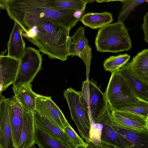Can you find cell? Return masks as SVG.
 Returning <instances> with one entry per match:
<instances>
[{"label": "cell", "instance_id": "cell-6", "mask_svg": "<svg viewBox=\"0 0 148 148\" xmlns=\"http://www.w3.org/2000/svg\"><path fill=\"white\" fill-rule=\"evenodd\" d=\"M81 92L90 123H95L109 107L105 94L88 79L83 82Z\"/></svg>", "mask_w": 148, "mask_h": 148}, {"label": "cell", "instance_id": "cell-34", "mask_svg": "<svg viewBox=\"0 0 148 148\" xmlns=\"http://www.w3.org/2000/svg\"><path fill=\"white\" fill-rule=\"evenodd\" d=\"M28 148H37L35 145L34 144L29 147Z\"/></svg>", "mask_w": 148, "mask_h": 148}, {"label": "cell", "instance_id": "cell-16", "mask_svg": "<svg viewBox=\"0 0 148 148\" xmlns=\"http://www.w3.org/2000/svg\"><path fill=\"white\" fill-rule=\"evenodd\" d=\"M14 96L24 111L34 112L35 110L37 94L32 89L31 83L13 86Z\"/></svg>", "mask_w": 148, "mask_h": 148}, {"label": "cell", "instance_id": "cell-28", "mask_svg": "<svg viewBox=\"0 0 148 148\" xmlns=\"http://www.w3.org/2000/svg\"><path fill=\"white\" fill-rule=\"evenodd\" d=\"M123 3L121 10L118 17V21L124 23L128 15L135 7L146 1L139 0H123L119 1Z\"/></svg>", "mask_w": 148, "mask_h": 148}, {"label": "cell", "instance_id": "cell-31", "mask_svg": "<svg viewBox=\"0 0 148 148\" xmlns=\"http://www.w3.org/2000/svg\"><path fill=\"white\" fill-rule=\"evenodd\" d=\"M5 9V0H0V12Z\"/></svg>", "mask_w": 148, "mask_h": 148}, {"label": "cell", "instance_id": "cell-29", "mask_svg": "<svg viewBox=\"0 0 148 148\" xmlns=\"http://www.w3.org/2000/svg\"><path fill=\"white\" fill-rule=\"evenodd\" d=\"M148 12H147L143 17V23L141 26L144 34V39L145 42L148 43Z\"/></svg>", "mask_w": 148, "mask_h": 148}, {"label": "cell", "instance_id": "cell-23", "mask_svg": "<svg viewBox=\"0 0 148 148\" xmlns=\"http://www.w3.org/2000/svg\"><path fill=\"white\" fill-rule=\"evenodd\" d=\"M51 8L59 10H71L85 12L86 4L92 3L90 0H45Z\"/></svg>", "mask_w": 148, "mask_h": 148}, {"label": "cell", "instance_id": "cell-10", "mask_svg": "<svg viewBox=\"0 0 148 148\" xmlns=\"http://www.w3.org/2000/svg\"><path fill=\"white\" fill-rule=\"evenodd\" d=\"M110 111L113 121L121 127L135 132L148 133V117L123 111Z\"/></svg>", "mask_w": 148, "mask_h": 148}, {"label": "cell", "instance_id": "cell-26", "mask_svg": "<svg viewBox=\"0 0 148 148\" xmlns=\"http://www.w3.org/2000/svg\"><path fill=\"white\" fill-rule=\"evenodd\" d=\"M130 58V56L127 53L111 56L104 60V69L106 71L111 72L118 71L125 65Z\"/></svg>", "mask_w": 148, "mask_h": 148}, {"label": "cell", "instance_id": "cell-9", "mask_svg": "<svg viewBox=\"0 0 148 148\" xmlns=\"http://www.w3.org/2000/svg\"><path fill=\"white\" fill-rule=\"evenodd\" d=\"M88 40L85 36L84 28L79 27L69 39L68 56H77L83 61L86 70H90L92 50Z\"/></svg>", "mask_w": 148, "mask_h": 148}, {"label": "cell", "instance_id": "cell-30", "mask_svg": "<svg viewBox=\"0 0 148 148\" xmlns=\"http://www.w3.org/2000/svg\"><path fill=\"white\" fill-rule=\"evenodd\" d=\"M87 148H103L101 145H96L90 142L88 143Z\"/></svg>", "mask_w": 148, "mask_h": 148}, {"label": "cell", "instance_id": "cell-33", "mask_svg": "<svg viewBox=\"0 0 148 148\" xmlns=\"http://www.w3.org/2000/svg\"><path fill=\"white\" fill-rule=\"evenodd\" d=\"M3 85L2 84H0V91L2 92Z\"/></svg>", "mask_w": 148, "mask_h": 148}, {"label": "cell", "instance_id": "cell-1", "mask_svg": "<svg viewBox=\"0 0 148 148\" xmlns=\"http://www.w3.org/2000/svg\"><path fill=\"white\" fill-rule=\"evenodd\" d=\"M10 18L27 33L38 20L44 19L70 30L80 20L85 12L53 9L45 0H5Z\"/></svg>", "mask_w": 148, "mask_h": 148}, {"label": "cell", "instance_id": "cell-20", "mask_svg": "<svg viewBox=\"0 0 148 148\" xmlns=\"http://www.w3.org/2000/svg\"><path fill=\"white\" fill-rule=\"evenodd\" d=\"M35 131L33 112L24 110L23 126L17 148H28L34 144Z\"/></svg>", "mask_w": 148, "mask_h": 148}, {"label": "cell", "instance_id": "cell-35", "mask_svg": "<svg viewBox=\"0 0 148 148\" xmlns=\"http://www.w3.org/2000/svg\"><path fill=\"white\" fill-rule=\"evenodd\" d=\"M0 148H1V147L0 146Z\"/></svg>", "mask_w": 148, "mask_h": 148}, {"label": "cell", "instance_id": "cell-27", "mask_svg": "<svg viewBox=\"0 0 148 148\" xmlns=\"http://www.w3.org/2000/svg\"><path fill=\"white\" fill-rule=\"evenodd\" d=\"M63 133L71 148H87L88 144L78 135L70 125L64 128Z\"/></svg>", "mask_w": 148, "mask_h": 148}, {"label": "cell", "instance_id": "cell-24", "mask_svg": "<svg viewBox=\"0 0 148 148\" xmlns=\"http://www.w3.org/2000/svg\"><path fill=\"white\" fill-rule=\"evenodd\" d=\"M34 143L39 148H72L54 138L45 132L36 129Z\"/></svg>", "mask_w": 148, "mask_h": 148}, {"label": "cell", "instance_id": "cell-21", "mask_svg": "<svg viewBox=\"0 0 148 148\" xmlns=\"http://www.w3.org/2000/svg\"><path fill=\"white\" fill-rule=\"evenodd\" d=\"M118 71L125 79L137 97L140 100L148 102V86L133 74L127 63Z\"/></svg>", "mask_w": 148, "mask_h": 148}, {"label": "cell", "instance_id": "cell-12", "mask_svg": "<svg viewBox=\"0 0 148 148\" xmlns=\"http://www.w3.org/2000/svg\"><path fill=\"white\" fill-rule=\"evenodd\" d=\"M112 125L124 148H148V133L136 132L127 129L113 119Z\"/></svg>", "mask_w": 148, "mask_h": 148}, {"label": "cell", "instance_id": "cell-15", "mask_svg": "<svg viewBox=\"0 0 148 148\" xmlns=\"http://www.w3.org/2000/svg\"><path fill=\"white\" fill-rule=\"evenodd\" d=\"M4 53L0 55V84L3 85L2 91L13 84L20 64V60L14 58Z\"/></svg>", "mask_w": 148, "mask_h": 148}, {"label": "cell", "instance_id": "cell-32", "mask_svg": "<svg viewBox=\"0 0 148 148\" xmlns=\"http://www.w3.org/2000/svg\"><path fill=\"white\" fill-rule=\"evenodd\" d=\"M2 92L1 91H0V105L3 101L6 98L2 95Z\"/></svg>", "mask_w": 148, "mask_h": 148}, {"label": "cell", "instance_id": "cell-11", "mask_svg": "<svg viewBox=\"0 0 148 148\" xmlns=\"http://www.w3.org/2000/svg\"><path fill=\"white\" fill-rule=\"evenodd\" d=\"M112 121L111 112L108 107L95 123L102 126L101 146L103 148H124L113 127Z\"/></svg>", "mask_w": 148, "mask_h": 148}, {"label": "cell", "instance_id": "cell-25", "mask_svg": "<svg viewBox=\"0 0 148 148\" xmlns=\"http://www.w3.org/2000/svg\"><path fill=\"white\" fill-rule=\"evenodd\" d=\"M109 108L110 111H123L148 117V102L141 100L133 103Z\"/></svg>", "mask_w": 148, "mask_h": 148}, {"label": "cell", "instance_id": "cell-5", "mask_svg": "<svg viewBox=\"0 0 148 148\" xmlns=\"http://www.w3.org/2000/svg\"><path fill=\"white\" fill-rule=\"evenodd\" d=\"M111 73L104 93L109 107L121 106L135 103L140 100L118 71Z\"/></svg>", "mask_w": 148, "mask_h": 148}, {"label": "cell", "instance_id": "cell-3", "mask_svg": "<svg viewBox=\"0 0 148 148\" xmlns=\"http://www.w3.org/2000/svg\"><path fill=\"white\" fill-rule=\"evenodd\" d=\"M95 44L97 51L117 53L128 51L132 43L123 22L118 21L100 29L97 34Z\"/></svg>", "mask_w": 148, "mask_h": 148}, {"label": "cell", "instance_id": "cell-18", "mask_svg": "<svg viewBox=\"0 0 148 148\" xmlns=\"http://www.w3.org/2000/svg\"><path fill=\"white\" fill-rule=\"evenodd\" d=\"M36 129L42 131L64 145L70 146L63 132L48 119L40 114L36 110L33 112Z\"/></svg>", "mask_w": 148, "mask_h": 148}, {"label": "cell", "instance_id": "cell-8", "mask_svg": "<svg viewBox=\"0 0 148 148\" xmlns=\"http://www.w3.org/2000/svg\"><path fill=\"white\" fill-rule=\"evenodd\" d=\"M35 110L63 132L64 128L70 125L62 111L50 97L37 94Z\"/></svg>", "mask_w": 148, "mask_h": 148}, {"label": "cell", "instance_id": "cell-14", "mask_svg": "<svg viewBox=\"0 0 148 148\" xmlns=\"http://www.w3.org/2000/svg\"><path fill=\"white\" fill-rule=\"evenodd\" d=\"M9 99V118L14 145L17 148L23 123L24 110L15 96Z\"/></svg>", "mask_w": 148, "mask_h": 148}, {"label": "cell", "instance_id": "cell-4", "mask_svg": "<svg viewBox=\"0 0 148 148\" xmlns=\"http://www.w3.org/2000/svg\"><path fill=\"white\" fill-rule=\"evenodd\" d=\"M69 109L71 118L75 123L82 138L87 143L90 142V121L81 92L71 87L64 92Z\"/></svg>", "mask_w": 148, "mask_h": 148}, {"label": "cell", "instance_id": "cell-22", "mask_svg": "<svg viewBox=\"0 0 148 148\" xmlns=\"http://www.w3.org/2000/svg\"><path fill=\"white\" fill-rule=\"evenodd\" d=\"M80 20L84 25L93 29L101 28L110 24L113 21L109 12L88 13L84 14Z\"/></svg>", "mask_w": 148, "mask_h": 148}, {"label": "cell", "instance_id": "cell-2", "mask_svg": "<svg viewBox=\"0 0 148 148\" xmlns=\"http://www.w3.org/2000/svg\"><path fill=\"white\" fill-rule=\"evenodd\" d=\"M70 30L48 20L39 19L22 35L50 58L64 61L69 56Z\"/></svg>", "mask_w": 148, "mask_h": 148}, {"label": "cell", "instance_id": "cell-7", "mask_svg": "<svg viewBox=\"0 0 148 148\" xmlns=\"http://www.w3.org/2000/svg\"><path fill=\"white\" fill-rule=\"evenodd\" d=\"M42 56L38 50L31 47L26 48L20 60V64L13 86L31 83L40 70Z\"/></svg>", "mask_w": 148, "mask_h": 148}, {"label": "cell", "instance_id": "cell-17", "mask_svg": "<svg viewBox=\"0 0 148 148\" xmlns=\"http://www.w3.org/2000/svg\"><path fill=\"white\" fill-rule=\"evenodd\" d=\"M23 32L20 26L14 22L7 43L8 56L18 60L23 56L26 49L25 42L22 38Z\"/></svg>", "mask_w": 148, "mask_h": 148}, {"label": "cell", "instance_id": "cell-19", "mask_svg": "<svg viewBox=\"0 0 148 148\" xmlns=\"http://www.w3.org/2000/svg\"><path fill=\"white\" fill-rule=\"evenodd\" d=\"M127 63L133 74L148 86V49H145L138 53Z\"/></svg>", "mask_w": 148, "mask_h": 148}, {"label": "cell", "instance_id": "cell-13", "mask_svg": "<svg viewBox=\"0 0 148 148\" xmlns=\"http://www.w3.org/2000/svg\"><path fill=\"white\" fill-rule=\"evenodd\" d=\"M9 99L5 98L0 105V146L1 148H16L10 126Z\"/></svg>", "mask_w": 148, "mask_h": 148}]
</instances>
